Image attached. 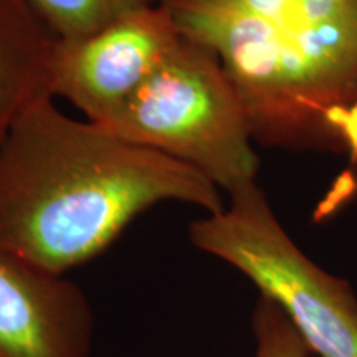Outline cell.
<instances>
[{
    "label": "cell",
    "mask_w": 357,
    "mask_h": 357,
    "mask_svg": "<svg viewBox=\"0 0 357 357\" xmlns=\"http://www.w3.org/2000/svg\"><path fill=\"white\" fill-rule=\"evenodd\" d=\"M160 202L225 207L195 169L70 118L53 98L29 106L0 144V248L48 273L91 261Z\"/></svg>",
    "instance_id": "obj_1"
},
{
    "label": "cell",
    "mask_w": 357,
    "mask_h": 357,
    "mask_svg": "<svg viewBox=\"0 0 357 357\" xmlns=\"http://www.w3.org/2000/svg\"><path fill=\"white\" fill-rule=\"evenodd\" d=\"M218 58L265 147L357 166V0H160Z\"/></svg>",
    "instance_id": "obj_2"
},
{
    "label": "cell",
    "mask_w": 357,
    "mask_h": 357,
    "mask_svg": "<svg viewBox=\"0 0 357 357\" xmlns=\"http://www.w3.org/2000/svg\"><path fill=\"white\" fill-rule=\"evenodd\" d=\"M101 128L195 169L227 194L257 181L260 162L242 98L218 58L184 35Z\"/></svg>",
    "instance_id": "obj_3"
},
{
    "label": "cell",
    "mask_w": 357,
    "mask_h": 357,
    "mask_svg": "<svg viewBox=\"0 0 357 357\" xmlns=\"http://www.w3.org/2000/svg\"><path fill=\"white\" fill-rule=\"evenodd\" d=\"M189 240L247 276L291 321L312 356L357 357V298L351 284L301 252L257 181L229 192V205L220 212L192 222Z\"/></svg>",
    "instance_id": "obj_4"
},
{
    "label": "cell",
    "mask_w": 357,
    "mask_h": 357,
    "mask_svg": "<svg viewBox=\"0 0 357 357\" xmlns=\"http://www.w3.org/2000/svg\"><path fill=\"white\" fill-rule=\"evenodd\" d=\"M181 38L172 13L155 3L88 37L60 40L53 96L65 98L101 126L131 100Z\"/></svg>",
    "instance_id": "obj_5"
},
{
    "label": "cell",
    "mask_w": 357,
    "mask_h": 357,
    "mask_svg": "<svg viewBox=\"0 0 357 357\" xmlns=\"http://www.w3.org/2000/svg\"><path fill=\"white\" fill-rule=\"evenodd\" d=\"M93 333L78 284L0 248V357H89Z\"/></svg>",
    "instance_id": "obj_6"
},
{
    "label": "cell",
    "mask_w": 357,
    "mask_h": 357,
    "mask_svg": "<svg viewBox=\"0 0 357 357\" xmlns=\"http://www.w3.org/2000/svg\"><path fill=\"white\" fill-rule=\"evenodd\" d=\"M58 45L25 0H0V144L29 106L55 98Z\"/></svg>",
    "instance_id": "obj_7"
},
{
    "label": "cell",
    "mask_w": 357,
    "mask_h": 357,
    "mask_svg": "<svg viewBox=\"0 0 357 357\" xmlns=\"http://www.w3.org/2000/svg\"><path fill=\"white\" fill-rule=\"evenodd\" d=\"M53 35L77 40L160 0H25Z\"/></svg>",
    "instance_id": "obj_8"
},
{
    "label": "cell",
    "mask_w": 357,
    "mask_h": 357,
    "mask_svg": "<svg viewBox=\"0 0 357 357\" xmlns=\"http://www.w3.org/2000/svg\"><path fill=\"white\" fill-rule=\"evenodd\" d=\"M253 357H311L312 352L284 312L268 298H258L252 312Z\"/></svg>",
    "instance_id": "obj_9"
}]
</instances>
